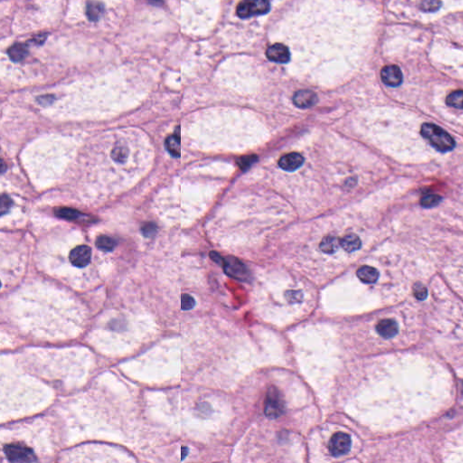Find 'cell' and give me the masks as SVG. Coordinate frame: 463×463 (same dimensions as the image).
<instances>
[{
	"mask_svg": "<svg viewBox=\"0 0 463 463\" xmlns=\"http://www.w3.org/2000/svg\"><path fill=\"white\" fill-rule=\"evenodd\" d=\"M421 134L440 152H449L455 148V140L451 135L435 124H423L421 128Z\"/></svg>",
	"mask_w": 463,
	"mask_h": 463,
	"instance_id": "cell-1",
	"label": "cell"
},
{
	"mask_svg": "<svg viewBox=\"0 0 463 463\" xmlns=\"http://www.w3.org/2000/svg\"><path fill=\"white\" fill-rule=\"evenodd\" d=\"M271 10L269 0H242L238 5L236 13L241 18L264 15Z\"/></svg>",
	"mask_w": 463,
	"mask_h": 463,
	"instance_id": "cell-2",
	"label": "cell"
},
{
	"mask_svg": "<svg viewBox=\"0 0 463 463\" xmlns=\"http://www.w3.org/2000/svg\"><path fill=\"white\" fill-rule=\"evenodd\" d=\"M285 411V404L280 392L275 388H271L264 404V413L268 418H278Z\"/></svg>",
	"mask_w": 463,
	"mask_h": 463,
	"instance_id": "cell-3",
	"label": "cell"
},
{
	"mask_svg": "<svg viewBox=\"0 0 463 463\" xmlns=\"http://www.w3.org/2000/svg\"><path fill=\"white\" fill-rule=\"evenodd\" d=\"M4 451L8 459L12 462H32L36 460L34 451L21 445H7Z\"/></svg>",
	"mask_w": 463,
	"mask_h": 463,
	"instance_id": "cell-4",
	"label": "cell"
},
{
	"mask_svg": "<svg viewBox=\"0 0 463 463\" xmlns=\"http://www.w3.org/2000/svg\"><path fill=\"white\" fill-rule=\"evenodd\" d=\"M223 267L226 274L230 277L240 281H246L249 277V272L243 263L234 257L223 259Z\"/></svg>",
	"mask_w": 463,
	"mask_h": 463,
	"instance_id": "cell-5",
	"label": "cell"
},
{
	"mask_svg": "<svg viewBox=\"0 0 463 463\" xmlns=\"http://www.w3.org/2000/svg\"><path fill=\"white\" fill-rule=\"evenodd\" d=\"M351 448V439L344 432H337L329 441V449L333 456L347 454Z\"/></svg>",
	"mask_w": 463,
	"mask_h": 463,
	"instance_id": "cell-6",
	"label": "cell"
},
{
	"mask_svg": "<svg viewBox=\"0 0 463 463\" xmlns=\"http://www.w3.org/2000/svg\"><path fill=\"white\" fill-rule=\"evenodd\" d=\"M381 78L384 84L390 87H397L403 83V74L396 65H386L381 71Z\"/></svg>",
	"mask_w": 463,
	"mask_h": 463,
	"instance_id": "cell-7",
	"label": "cell"
},
{
	"mask_svg": "<svg viewBox=\"0 0 463 463\" xmlns=\"http://www.w3.org/2000/svg\"><path fill=\"white\" fill-rule=\"evenodd\" d=\"M266 56L270 61L280 64H286L289 62L290 58V52L289 48L286 46V44L277 43L269 46L266 51Z\"/></svg>",
	"mask_w": 463,
	"mask_h": 463,
	"instance_id": "cell-8",
	"label": "cell"
},
{
	"mask_svg": "<svg viewBox=\"0 0 463 463\" xmlns=\"http://www.w3.org/2000/svg\"><path fill=\"white\" fill-rule=\"evenodd\" d=\"M91 258V250L89 246H81L72 250L70 254V261L76 267L83 268L87 266Z\"/></svg>",
	"mask_w": 463,
	"mask_h": 463,
	"instance_id": "cell-9",
	"label": "cell"
},
{
	"mask_svg": "<svg viewBox=\"0 0 463 463\" xmlns=\"http://www.w3.org/2000/svg\"><path fill=\"white\" fill-rule=\"evenodd\" d=\"M293 103L295 106L301 109H308L316 105L318 96L314 91L309 90H301L295 92L293 95Z\"/></svg>",
	"mask_w": 463,
	"mask_h": 463,
	"instance_id": "cell-10",
	"label": "cell"
},
{
	"mask_svg": "<svg viewBox=\"0 0 463 463\" xmlns=\"http://www.w3.org/2000/svg\"><path fill=\"white\" fill-rule=\"evenodd\" d=\"M303 162H304V158L301 154L293 152V153H289V154L284 155L283 157H281L278 164L283 170L290 172V171L297 170L299 167L302 166Z\"/></svg>",
	"mask_w": 463,
	"mask_h": 463,
	"instance_id": "cell-11",
	"label": "cell"
},
{
	"mask_svg": "<svg viewBox=\"0 0 463 463\" xmlns=\"http://www.w3.org/2000/svg\"><path fill=\"white\" fill-rule=\"evenodd\" d=\"M376 331L384 338H391L398 333V325L396 321L391 319H386L381 321L376 325Z\"/></svg>",
	"mask_w": 463,
	"mask_h": 463,
	"instance_id": "cell-12",
	"label": "cell"
},
{
	"mask_svg": "<svg viewBox=\"0 0 463 463\" xmlns=\"http://www.w3.org/2000/svg\"><path fill=\"white\" fill-rule=\"evenodd\" d=\"M356 275L358 279L364 283H375L378 278H379V273L376 268H373L370 266H363L356 272Z\"/></svg>",
	"mask_w": 463,
	"mask_h": 463,
	"instance_id": "cell-13",
	"label": "cell"
},
{
	"mask_svg": "<svg viewBox=\"0 0 463 463\" xmlns=\"http://www.w3.org/2000/svg\"><path fill=\"white\" fill-rule=\"evenodd\" d=\"M104 12V6L99 1H89L86 5V15L91 21H98Z\"/></svg>",
	"mask_w": 463,
	"mask_h": 463,
	"instance_id": "cell-14",
	"label": "cell"
},
{
	"mask_svg": "<svg viewBox=\"0 0 463 463\" xmlns=\"http://www.w3.org/2000/svg\"><path fill=\"white\" fill-rule=\"evenodd\" d=\"M9 58L13 62H21L28 56V49L27 44H15L8 50Z\"/></svg>",
	"mask_w": 463,
	"mask_h": 463,
	"instance_id": "cell-15",
	"label": "cell"
},
{
	"mask_svg": "<svg viewBox=\"0 0 463 463\" xmlns=\"http://www.w3.org/2000/svg\"><path fill=\"white\" fill-rule=\"evenodd\" d=\"M340 246L347 252L351 253L356 250L360 249V238L356 236V234H349L340 240Z\"/></svg>",
	"mask_w": 463,
	"mask_h": 463,
	"instance_id": "cell-16",
	"label": "cell"
},
{
	"mask_svg": "<svg viewBox=\"0 0 463 463\" xmlns=\"http://www.w3.org/2000/svg\"><path fill=\"white\" fill-rule=\"evenodd\" d=\"M339 246H340V240H338L335 236L329 235V236L323 238V240L321 241V245H320V248L325 254H331L336 253Z\"/></svg>",
	"mask_w": 463,
	"mask_h": 463,
	"instance_id": "cell-17",
	"label": "cell"
},
{
	"mask_svg": "<svg viewBox=\"0 0 463 463\" xmlns=\"http://www.w3.org/2000/svg\"><path fill=\"white\" fill-rule=\"evenodd\" d=\"M166 148L173 157L178 158L180 156V137L178 133L169 136L166 139Z\"/></svg>",
	"mask_w": 463,
	"mask_h": 463,
	"instance_id": "cell-18",
	"label": "cell"
},
{
	"mask_svg": "<svg viewBox=\"0 0 463 463\" xmlns=\"http://www.w3.org/2000/svg\"><path fill=\"white\" fill-rule=\"evenodd\" d=\"M446 103L450 107L463 109V91H452L446 98Z\"/></svg>",
	"mask_w": 463,
	"mask_h": 463,
	"instance_id": "cell-19",
	"label": "cell"
},
{
	"mask_svg": "<svg viewBox=\"0 0 463 463\" xmlns=\"http://www.w3.org/2000/svg\"><path fill=\"white\" fill-rule=\"evenodd\" d=\"M96 246L99 249L109 252V251H112V250L114 249L115 246H116V241L112 238L109 237V236L101 235L96 240Z\"/></svg>",
	"mask_w": 463,
	"mask_h": 463,
	"instance_id": "cell-20",
	"label": "cell"
},
{
	"mask_svg": "<svg viewBox=\"0 0 463 463\" xmlns=\"http://www.w3.org/2000/svg\"><path fill=\"white\" fill-rule=\"evenodd\" d=\"M442 200H443V198L439 194H426L422 198L420 204L424 208H431V207L438 206L440 203L442 202Z\"/></svg>",
	"mask_w": 463,
	"mask_h": 463,
	"instance_id": "cell-21",
	"label": "cell"
},
{
	"mask_svg": "<svg viewBox=\"0 0 463 463\" xmlns=\"http://www.w3.org/2000/svg\"><path fill=\"white\" fill-rule=\"evenodd\" d=\"M56 214L59 217L67 219V220H76L82 215L80 212L75 209H71V208H59V209L56 210Z\"/></svg>",
	"mask_w": 463,
	"mask_h": 463,
	"instance_id": "cell-22",
	"label": "cell"
},
{
	"mask_svg": "<svg viewBox=\"0 0 463 463\" xmlns=\"http://www.w3.org/2000/svg\"><path fill=\"white\" fill-rule=\"evenodd\" d=\"M442 7V2L440 0H423L421 4V9L424 12H435Z\"/></svg>",
	"mask_w": 463,
	"mask_h": 463,
	"instance_id": "cell-23",
	"label": "cell"
},
{
	"mask_svg": "<svg viewBox=\"0 0 463 463\" xmlns=\"http://www.w3.org/2000/svg\"><path fill=\"white\" fill-rule=\"evenodd\" d=\"M111 157L112 159L116 160V161H119V162H123L125 159H127L128 157V149L126 147L123 146H117L115 148L114 150L112 151V153H111Z\"/></svg>",
	"mask_w": 463,
	"mask_h": 463,
	"instance_id": "cell-24",
	"label": "cell"
},
{
	"mask_svg": "<svg viewBox=\"0 0 463 463\" xmlns=\"http://www.w3.org/2000/svg\"><path fill=\"white\" fill-rule=\"evenodd\" d=\"M196 304L194 298L191 297L188 294H183L181 297V308L184 310H189L193 309Z\"/></svg>",
	"mask_w": 463,
	"mask_h": 463,
	"instance_id": "cell-25",
	"label": "cell"
},
{
	"mask_svg": "<svg viewBox=\"0 0 463 463\" xmlns=\"http://www.w3.org/2000/svg\"><path fill=\"white\" fill-rule=\"evenodd\" d=\"M413 294L417 299L419 300H424L427 297V289L421 283H416L413 286Z\"/></svg>",
	"mask_w": 463,
	"mask_h": 463,
	"instance_id": "cell-26",
	"label": "cell"
},
{
	"mask_svg": "<svg viewBox=\"0 0 463 463\" xmlns=\"http://www.w3.org/2000/svg\"><path fill=\"white\" fill-rule=\"evenodd\" d=\"M12 206V201L11 199L8 198L7 194H2L1 197V201H0V211H1V214H4L8 212L9 208Z\"/></svg>",
	"mask_w": 463,
	"mask_h": 463,
	"instance_id": "cell-27",
	"label": "cell"
},
{
	"mask_svg": "<svg viewBox=\"0 0 463 463\" xmlns=\"http://www.w3.org/2000/svg\"><path fill=\"white\" fill-rule=\"evenodd\" d=\"M157 227L153 224H147L142 227V233L147 237H150L156 233Z\"/></svg>",
	"mask_w": 463,
	"mask_h": 463,
	"instance_id": "cell-28",
	"label": "cell"
},
{
	"mask_svg": "<svg viewBox=\"0 0 463 463\" xmlns=\"http://www.w3.org/2000/svg\"><path fill=\"white\" fill-rule=\"evenodd\" d=\"M47 38V35H39V36H36L33 38L32 41L34 44H44V41Z\"/></svg>",
	"mask_w": 463,
	"mask_h": 463,
	"instance_id": "cell-29",
	"label": "cell"
},
{
	"mask_svg": "<svg viewBox=\"0 0 463 463\" xmlns=\"http://www.w3.org/2000/svg\"><path fill=\"white\" fill-rule=\"evenodd\" d=\"M149 3L155 5V6H159V5L163 4L162 0H149Z\"/></svg>",
	"mask_w": 463,
	"mask_h": 463,
	"instance_id": "cell-30",
	"label": "cell"
},
{
	"mask_svg": "<svg viewBox=\"0 0 463 463\" xmlns=\"http://www.w3.org/2000/svg\"><path fill=\"white\" fill-rule=\"evenodd\" d=\"M462 393H463V387H462Z\"/></svg>",
	"mask_w": 463,
	"mask_h": 463,
	"instance_id": "cell-31",
	"label": "cell"
}]
</instances>
